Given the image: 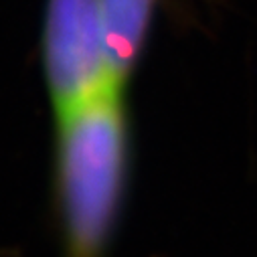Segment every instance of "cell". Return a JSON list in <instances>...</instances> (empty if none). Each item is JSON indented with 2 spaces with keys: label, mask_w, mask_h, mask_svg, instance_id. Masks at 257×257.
Wrapping results in <instances>:
<instances>
[{
  "label": "cell",
  "mask_w": 257,
  "mask_h": 257,
  "mask_svg": "<svg viewBox=\"0 0 257 257\" xmlns=\"http://www.w3.org/2000/svg\"><path fill=\"white\" fill-rule=\"evenodd\" d=\"M121 85L57 111V201L65 257H105L127 190L130 121Z\"/></svg>",
  "instance_id": "cell-1"
},
{
  "label": "cell",
  "mask_w": 257,
  "mask_h": 257,
  "mask_svg": "<svg viewBox=\"0 0 257 257\" xmlns=\"http://www.w3.org/2000/svg\"><path fill=\"white\" fill-rule=\"evenodd\" d=\"M45 75L55 113L119 85L109 71L99 0H49Z\"/></svg>",
  "instance_id": "cell-2"
},
{
  "label": "cell",
  "mask_w": 257,
  "mask_h": 257,
  "mask_svg": "<svg viewBox=\"0 0 257 257\" xmlns=\"http://www.w3.org/2000/svg\"><path fill=\"white\" fill-rule=\"evenodd\" d=\"M99 5L109 71L123 85L142 53L154 0H99Z\"/></svg>",
  "instance_id": "cell-3"
}]
</instances>
